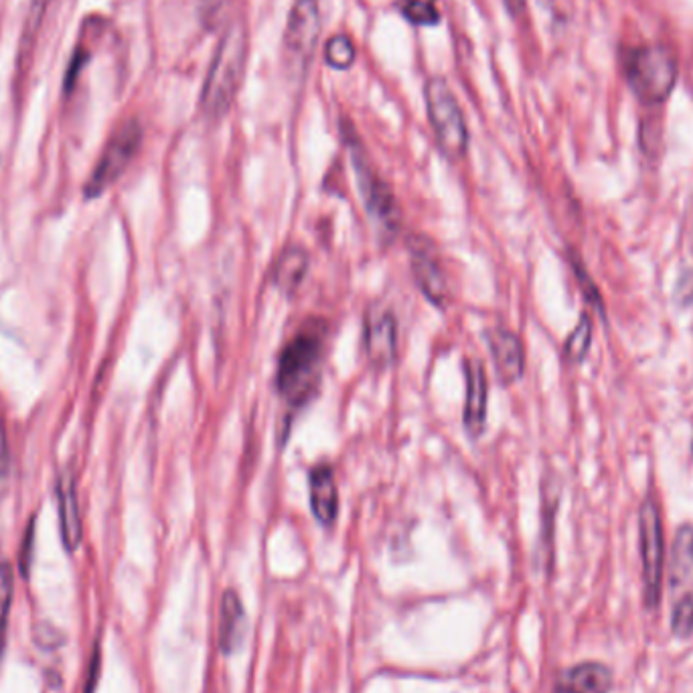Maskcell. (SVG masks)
Returning a JSON list of instances; mask_svg holds the SVG:
<instances>
[{
	"instance_id": "obj_1",
	"label": "cell",
	"mask_w": 693,
	"mask_h": 693,
	"mask_svg": "<svg viewBox=\"0 0 693 693\" xmlns=\"http://www.w3.org/2000/svg\"><path fill=\"white\" fill-rule=\"evenodd\" d=\"M324 341L327 324L319 319H310L283 346L276 365V387L288 410H300L317 396Z\"/></svg>"
},
{
	"instance_id": "obj_2",
	"label": "cell",
	"mask_w": 693,
	"mask_h": 693,
	"mask_svg": "<svg viewBox=\"0 0 693 693\" xmlns=\"http://www.w3.org/2000/svg\"><path fill=\"white\" fill-rule=\"evenodd\" d=\"M248 52V26L244 19H238L230 23L219 38L218 50L201 91V110L209 120L218 122L230 114L238 91L244 84Z\"/></svg>"
},
{
	"instance_id": "obj_3",
	"label": "cell",
	"mask_w": 693,
	"mask_h": 693,
	"mask_svg": "<svg viewBox=\"0 0 693 693\" xmlns=\"http://www.w3.org/2000/svg\"><path fill=\"white\" fill-rule=\"evenodd\" d=\"M343 134H345L346 148L351 154V165L358 177V187H360L365 213L375 223L377 230L392 238L398 233L402 226L398 199L389 189V185L380 177V173L373 168L372 161L365 153L358 134L351 130V127H345Z\"/></svg>"
},
{
	"instance_id": "obj_4",
	"label": "cell",
	"mask_w": 693,
	"mask_h": 693,
	"mask_svg": "<svg viewBox=\"0 0 693 693\" xmlns=\"http://www.w3.org/2000/svg\"><path fill=\"white\" fill-rule=\"evenodd\" d=\"M426 110L442 153L452 161L462 158L469 148V129L461 106L442 77L426 84Z\"/></svg>"
},
{
	"instance_id": "obj_5",
	"label": "cell",
	"mask_w": 693,
	"mask_h": 693,
	"mask_svg": "<svg viewBox=\"0 0 693 693\" xmlns=\"http://www.w3.org/2000/svg\"><path fill=\"white\" fill-rule=\"evenodd\" d=\"M627 74L642 102L661 103L675 86L678 65L666 47H639L630 52Z\"/></svg>"
},
{
	"instance_id": "obj_6",
	"label": "cell",
	"mask_w": 693,
	"mask_h": 693,
	"mask_svg": "<svg viewBox=\"0 0 693 693\" xmlns=\"http://www.w3.org/2000/svg\"><path fill=\"white\" fill-rule=\"evenodd\" d=\"M321 35L319 0H296L284 31V62L293 76H305Z\"/></svg>"
},
{
	"instance_id": "obj_7",
	"label": "cell",
	"mask_w": 693,
	"mask_h": 693,
	"mask_svg": "<svg viewBox=\"0 0 693 693\" xmlns=\"http://www.w3.org/2000/svg\"><path fill=\"white\" fill-rule=\"evenodd\" d=\"M142 144V129L136 120H129L116 130L114 136L106 144L102 156L96 168L91 170L90 179L86 183V197L94 199L108 191L116 180L124 175L132 158L139 153Z\"/></svg>"
},
{
	"instance_id": "obj_8",
	"label": "cell",
	"mask_w": 693,
	"mask_h": 693,
	"mask_svg": "<svg viewBox=\"0 0 693 693\" xmlns=\"http://www.w3.org/2000/svg\"><path fill=\"white\" fill-rule=\"evenodd\" d=\"M639 534H641V564L642 588H645V604L649 608H657L661 598V584H663V526L661 514L653 499L642 503L641 519H639Z\"/></svg>"
},
{
	"instance_id": "obj_9",
	"label": "cell",
	"mask_w": 693,
	"mask_h": 693,
	"mask_svg": "<svg viewBox=\"0 0 693 693\" xmlns=\"http://www.w3.org/2000/svg\"><path fill=\"white\" fill-rule=\"evenodd\" d=\"M365 358L375 370H387L398 358V321L392 310L375 308L363 322Z\"/></svg>"
},
{
	"instance_id": "obj_10",
	"label": "cell",
	"mask_w": 693,
	"mask_h": 693,
	"mask_svg": "<svg viewBox=\"0 0 693 693\" xmlns=\"http://www.w3.org/2000/svg\"><path fill=\"white\" fill-rule=\"evenodd\" d=\"M411 276L422 290L426 300H430L437 308L449 307L452 290H450L449 276L442 268L437 254L422 244L410 245Z\"/></svg>"
},
{
	"instance_id": "obj_11",
	"label": "cell",
	"mask_w": 693,
	"mask_h": 693,
	"mask_svg": "<svg viewBox=\"0 0 693 693\" xmlns=\"http://www.w3.org/2000/svg\"><path fill=\"white\" fill-rule=\"evenodd\" d=\"M464 380H466V398H464V411L462 424L469 437H481L487 426L488 406V380L483 363L479 360H466L464 365Z\"/></svg>"
},
{
	"instance_id": "obj_12",
	"label": "cell",
	"mask_w": 693,
	"mask_h": 693,
	"mask_svg": "<svg viewBox=\"0 0 693 693\" xmlns=\"http://www.w3.org/2000/svg\"><path fill=\"white\" fill-rule=\"evenodd\" d=\"M487 343L501 384L519 382L526 370V355L519 337L507 329H493L487 333Z\"/></svg>"
},
{
	"instance_id": "obj_13",
	"label": "cell",
	"mask_w": 693,
	"mask_h": 693,
	"mask_svg": "<svg viewBox=\"0 0 693 693\" xmlns=\"http://www.w3.org/2000/svg\"><path fill=\"white\" fill-rule=\"evenodd\" d=\"M308 499L315 519L324 527L333 526L339 515V488L333 466L329 462L317 464L308 475Z\"/></svg>"
},
{
	"instance_id": "obj_14",
	"label": "cell",
	"mask_w": 693,
	"mask_h": 693,
	"mask_svg": "<svg viewBox=\"0 0 693 693\" xmlns=\"http://www.w3.org/2000/svg\"><path fill=\"white\" fill-rule=\"evenodd\" d=\"M57 517H59V534L64 541L65 550L76 552L84 539V526L79 514V499H77L76 479L65 473L57 485Z\"/></svg>"
},
{
	"instance_id": "obj_15",
	"label": "cell",
	"mask_w": 693,
	"mask_h": 693,
	"mask_svg": "<svg viewBox=\"0 0 693 693\" xmlns=\"http://www.w3.org/2000/svg\"><path fill=\"white\" fill-rule=\"evenodd\" d=\"M671 594L673 603L693 598V527L683 526L671 556Z\"/></svg>"
},
{
	"instance_id": "obj_16",
	"label": "cell",
	"mask_w": 693,
	"mask_h": 693,
	"mask_svg": "<svg viewBox=\"0 0 693 693\" xmlns=\"http://www.w3.org/2000/svg\"><path fill=\"white\" fill-rule=\"evenodd\" d=\"M245 639V610L238 592L226 591L219 606V649L231 654Z\"/></svg>"
},
{
	"instance_id": "obj_17",
	"label": "cell",
	"mask_w": 693,
	"mask_h": 693,
	"mask_svg": "<svg viewBox=\"0 0 693 693\" xmlns=\"http://www.w3.org/2000/svg\"><path fill=\"white\" fill-rule=\"evenodd\" d=\"M308 268H310V257L307 250L293 245V248H286L278 257L272 278L283 295L293 296L305 283Z\"/></svg>"
},
{
	"instance_id": "obj_18",
	"label": "cell",
	"mask_w": 693,
	"mask_h": 693,
	"mask_svg": "<svg viewBox=\"0 0 693 693\" xmlns=\"http://www.w3.org/2000/svg\"><path fill=\"white\" fill-rule=\"evenodd\" d=\"M613 673L601 663H580L565 673L558 693H610Z\"/></svg>"
},
{
	"instance_id": "obj_19",
	"label": "cell",
	"mask_w": 693,
	"mask_h": 693,
	"mask_svg": "<svg viewBox=\"0 0 693 693\" xmlns=\"http://www.w3.org/2000/svg\"><path fill=\"white\" fill-rule=\"evenodd\" d=\"M14 598V572L13 565L0 562V654L7 645V630L9 618L13 608Z\"/></svg>"
},
{
	"instance_id": "obj_20",
	"label": "cell",
	"mask_w": 693,
	"mask_h": 693,
	"mask_svg": "<svg viewBox=\"0 0 693 693\" xmlns=\"http://www.w3.org/2000/svg\"><path fill=\"white\" fill-rule=\"evenodd\" d=\"M402 14L418 26H435L440 23L437 0H399Z\"/></svg>"
},
{
	"instance_id": "obj_21",
	"label": "cell",
	"mask_w": 693,
	"mask_h": 693,
	"mask_svg": "<svg viewBox=\"0 0 693 693\" xmlns=\"http://www.w3.org/2000/svg\"><path fill=\"white\" fill-rule=\"evenodd\" d=\"M592 343V321L584 315L580 321H578L576 329L572 331V334L568 337L565 341V358L572 361V363H580L584 361V358L588 355Z\"/></svg>"
},
{
	"instance_id": "obj_22",
	"label": "cell",
	"mask_w": 693,
	"mask_h": 693,
	"mask_svg": "<svg viewBox=\"0 0 693 693\" xmlns=\"http://www.w3.org/2000/svg\"><path fill=\"white\" fill-rule=\"evenodd\" d=\"M324 59H327V65L333 69H339V72L349 69L355 62L353 41L346 35H334L333 38H329V43L324 47Z\"/></svg>"
},
{
	"instance_id": "obj_23",
	"label": "cell",
	"mask_w": 693,
	"mask_h": 693,
	"mask_svg": "<svg viewBox=\"0 0 693 693\" xmlns=\"http://www.w3.org/2000/svg\"><path fill=\"white\" fill-rule=\"evenodd\" d=\"M671 629L680 637L688 639L693 635V598L678 601L673 603V613H671Z\"/></svg>"
},
{
	"instance_id": "obj_24",
	"label": "cell",
	"mask_w": 693,
	"mask_h": 693,
	"mask_svg": "<svg viewBox=\"0 0 693 693\" xmlns=\"http://www.w3.org/2000/svg\"><path fill=\"white\" fill-rule=\"evenodd\" d=\"M35 519H31L29 521V527H26L25 538H23V543H21V552H19V572H21V576H29V570H31V565H33V556H35Z\"/></svg>"
},
{
	"instance_id": "obj_25",
	"label": "cell",
	"mask_w": 693,
	"mask_h": 693,
	"mask_svg": "<svg viewBox=\"0 0 693 693\" xmlns=\"http://www.w3.org/2000/svg\"><path fill=\"white\" fill-rule=\"evenodd\" d=\"M11 473V449H9V437H7V426L0 418V491L7 485Z\"/></svg>"
},
{
	"instance_id": "obj_26",
	"label": "cell",
	"mask_w": 693,
	"mask_h": 693,
	"mask_svg": "<svg viewBox=\"0 0 693 693\" xmlns=\"http://www.w3.org/2000/svg\"><path fill=\"white\" fill-rule=\"evenodd\" d=\"M100 669H102V649H100V645H94L90 666H88V673H86V683H84V693H96L98 680H100Z\"/></svg>"
},
{
	"instance_id": "obj_27",
	"label": "cell",
	"mask_w": 693,
	"mask_h": 693,
	"mask_svg": "<svg viewBox=\"0 0 693 693\" xmlns=\"http://www.w3.org/2000/svg\"><path fill=\"white\" fill-rule=\"evenodd\" d=\"M524 2H526V0H505L509 13L514 14V16H517V14L524 11Z\"/></svg>"
}]
</instances>
